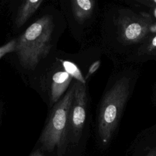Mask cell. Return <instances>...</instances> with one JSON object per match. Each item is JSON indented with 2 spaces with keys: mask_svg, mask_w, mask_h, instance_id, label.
I'll return each mask as SVG.
<instances>
[{
  "mask_svg": "<svg viewBox=\"0 0 156 156\" xmlns=\"http://www.w3.org/2000/svg\"><path fill=\"white\" fill-rule=\"evenodd\" d=\"M72 79L65 71H58L53 74L50 91L51 105H54L61 99L60 98L67 90Z\"/></svg>",
  "mask_w": 156,
  "mask_h": 156,
  "instance_id": "5b68a950",
  "label": "cell"
},
{
  "mask_svg": "<svg viewBox=\"0 0 156 156\" xmlns=\"http://www.w3.org/2000/svg\"><path fill=\"white\" fill-rule=\"evenodd\" d=\"M74 83L66 93L54 105L46 125L39 139L41 147L44 150L53 151L60 150L68 136V118L71 105Z\"/></svg>",
  "mask_w": 156,
  "mask_h": 156,
  "instance_id": "3957f363",
  "label": "cell"
},
{
  "mask_svg": "<svg viewBox=\"0 0 156 156\" xmlns=\"http://www.w3.org/2000/svg\"><path fill=\"white\" fill-rule=\"evenodd\" d=\"M53 18L44 15L30 24L16 40V51L21 65L34 69L51 48Z\"/></svg>",
  "mask_w": 156,
  "mask_h": 156,
  "instance_id": "6da1fadb",
  "label": "cell"
},
{
  "mask_svg": "<svg viewBox=\"0 0 156 156\" xmlns=\"http://www.w3.org/2000/svg\"><path fill=\"white\" fill-rule=\"evenodd\" d=\"M74 91L68 118V135L77 141L80 138L87 116V96L85 84L74 82Z\"/></svg>",
  "mask_w": 156,
  "mask_h": 156,
  "instance_id": "277c9868",
  "label": "cell"
},
{
  "mask_svg": "<svg viewBox=\"0 0 156 156\" xmlns=\"http://www.w3.org/2000/svg\"><path fill=\"white\" fill-rule=\"evenodd\" d=\"M71 3L74 18L78 23H83L91 16L94 7V1L74 0Z\"/></svg>",
  "mask_w": 156,
  "mask_h": 156,
  "instance_id": "8992f818",
  "label": "cell"
},
{
  "mask_svg": "<svg viewBox=\"0 0 156 156\" xmlns=\"http://www.w3.org/2000/svg\"><path fill=\"white\" fill-rule=\"evenodd\" d=\"M146 156H156V148L152 150Z\"/></svg>",
  "mask_w": 156,
  "mask_h": 156,
  "instance_id": "5bb4252c",
  "label": "cell"
},
{
  "mask_svg": "<svg viewBox=\"0 0 156 156\" xmlns=\"http://www.w3.org/2000/svg\"><path fill=\"white\" fill-rule=\"evenodd\" d=\"M155 48H156V35L153 38L150 45V48L153 49Z\"/></svg>",
  "mask_w": 156,
  "mask_h": 156,
  "instance_id": "7c38bea8",
  "label": "cell"
},
{
  "mask_svg": "<svg viewBox=\"0 0 156 156\" xmlns=\"http://www.w3.org/2000/svg\"><path fill=\"white\" fill-rule=\"evenodd\" d=\"M130 90V79L121 77L115 81L102 98L98 115V130L104 144L109 142L116 130Z\"/></svg>",
  "mask_w": 156,
  "mask_h": 156,
  "instance_id": "7a4b0ae2",
  "label": "cell"
},
{
  "mask_svg": "<svg viewBox=\"0 0 156 156\" xmlns=\"http://www.w3.org/2000/svg\"><path fill=\"white\" fill-rule=\"evenodd\" d=\"M151 30L153 31V32H156V25L153 26L152 28H151Z\"/></svg>",
  "mask_w": 156,
  "mask_h": 156,
  "instance_id": "2e32d148",
  "label": "cell"
},
{
  "mask_svg": "<svg viewBox=\"0 0 156 156\" xmlns=\"http://www.w3.org/2000/svg\"><path fill=\"white\" fill-rule=\"evenodd\" d=\"M155 16H156V9H155Z\"/></svg>",
  "mask_w": 156,
  "mask_h": 156,
  "instance_id": "e0dca14e",
  "label": "cell"
},
{
  "mask_svg": "<svg viewBox=\"0 0 156 156\" xmlns=\"http://www.w3.org/2000/svg\"><path fill=\"white\" fill-rule=\"evenodd\" d=\"M0 113H1V106H0Z\"/></svg>",
  "mask_w": 156,
  "mask_h": 156,
  "instance_id": "ac0fdd59",
  "label": "cell"
},
{
  "mask_svg": "<svg viewBox=\"0 0 156 156\" xmlns=\"http://www.w3.org/2000/svg\"><path fill=\"white\" fill-rule=\"evenodd\" d=\"M64 71L67 73L72 78L75 79L77 82H79L83 84H85L86 80L83 76L82 73L78 66L72 62L68 60H60Z\"/></svg>",
  "mask_w": 156,
  "mask_h": 156,
  "instance_id": "9c48e42d",
  "label": "cell"
},
{
  "mask_svg": "<svg viewBox=\"0 0 156 156\" xmlns=\"http://www.w3.org/2000/svg\"><path fill=\"white\" fill-rule=\"evenodd\" d=\"M16 40H12L0 47V59L5 54L16 51Z\"/></svg>",
  "mask_w": 156,
  "mask_h": 156,
  "instance_id": "30bf717a",
  "label": "cell"
},
{
  "mask_svg": "<svg viewBox=\"0 0 156 156\" xmlns=\"http://www.w3.org/2000/svg\"><path fill=\"white\" fill-rule=\"evenodd\" d=\"M100 65H101L100 60H97V61L93 62L89 67V69H88L87 74L85 77V80L88 79L94 73H95L98 69Z\"/></svg>",
  "mask_w": 156,
  "mask_h": 156,
  "instance_id": "8fae6325",
  "label": "cell"
},
{
  "mask_svg": "<svg viewBox=\"0 0 156 156\" xmlns=\"http://www.w3.org/2000/svg\"><path fill=\"white\" fill-rule=\"evenodd\" d=\"M146 27L140 22L130 23L123 29L124 38L130 41L140 39L146 32Z\"/></svg>",
  "mask_w": 156,
  "mask_h": 156,
  "instance_id": "ba28073f",
  "label": "cell"
},
{
  "mask_svg": "<svg viewBox=\"0 0 156 156\" xmlns=\"http://www.w3.org/2000/svg\"><path fill=\"white\" fill-rule=\"evenodd\" d=\"M29 156H46V155H43L39 151H35L34 152H32Z\"/></svg>",
  "mask_w": 156,
  "mask_h": 156,
  "instance_id": "4fadbf2b",
  "label": "cell"
},
{
  "mask_svg": "<svg viewBox=\"0 0 156 156\" xmlns=\"http://www.w3.org/2000/svg\"><path fill=\"white\" fill-rule=\"evenodd\" d=\"M148 2L151 3L152 5H156V0H153V1H149Z\"/></svg>",
  "mask_w": 156,
  "mask_h": 156,
  "instance_id": "9a60e30c",
  "label": "cell"
},
{
  "mask_svg": "<svg viewBox=\"0 0 156 156\" xmlns=\"http://www.w3.org/2000/svg\"><path fill=\"white\" fill-rule=\"evenodd\" d=\"M43 2V0H26L23 1L19 7L15 18L16 26L17 27L22 26L38 9Z\"/></svg>",
  "mask_w": 156,
  "mask_h": 156,
  "instance_id": "52a82bcc",
  "label": "cell"
}]
</instances>
